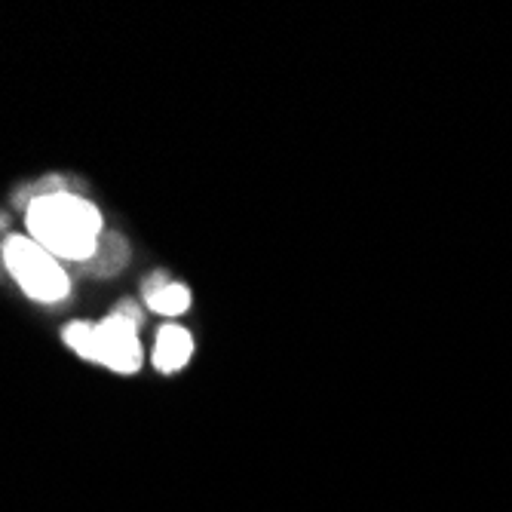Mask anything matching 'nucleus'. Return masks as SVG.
<instances>
[{"label":"nucleus","mask_w":512,"mask_h":512,"mask_svg":"<svg viewBox=\"0 0 512 512\" xmlns=\"http://www.w3.org/2000/svg\"><path fill=\"white\" fill-rule=\"evenodd\" d=\"M28 237L50 255L86 264L102 243V212L74 191L40 197L25 206Z\"/></svg>","instance_id":"obj_1"},{"label":"nucleus","mask_w":512,"mask_h":512,"mask_svg":"<svg viewBox=\"0 0 512 512\" xmlns=\"http://www.w3.org/2000/svg\"><path fill=\"white\" fill-rule=\"evenodd\" d=\"M138 325H142V310L132 301H123L108 319L96 322H71L65 325V344L89 359L99 362L120 375H132L142 365V344H138Z\"/></svg>","instance_id":"obj_2"},{"label":"nucleus","mask_w":512,"mask_h":512,"mask_svg":"<svg viewBox=\"0 0 512 512\" xmlns=\"http://www.w3.org/2000/svg\"><path fill=\"white\" fill-rule=\"evenodd\" d=\"M4 264L10 276L16 279V286L40 304H59L71 295V279L62 270L59 258L50 255L31 237H22V234L7 237Z\"/></svg>","instance_id":"obj_3"},{"label":"nucleus","mask_w":512,"mask_h":512,"mask_svg":"<svg viewBox=\"0 0 512 512\" xmlns=\"http://www.w3.org/2000/svg\"><path fill=\"white\" fill-rule=\"evenodd\" d=\"M194 356V338L188 335V329H181L175 322H166L160 335H157V347H154V368L163 371V375H172V371H181Z\"/></svg>","instance_id":"obj_4"},{"label":"nucleus","mask_w":512,"mask_h":512,"mask_svg":"<svg viewBox=\"0 0 512 512\" xmlns=\"http://www.w3.org/2000/svg\"><path fill=\"white\" fill-rule=\"evenodd\" d=\"M145 304L154 313H160V316H181L184 310L191 307V292L184 289L181 283H166V286L148 292L145 295Z\"/></svg>","instance_id":"obj_5"},{"label":"nucleus","mask_w":512,"mask_h":512,"mask_svg":"<svg viewBox=\"0 0 512 512\" xmlns=\"http://www.w3.org/2000/svg\"><path fill=\"white\" fill-rule=\"evenodd\" d=\"M129 261V246L120 237H102L99 252L92 255V270L99 273H117L120 267H126Z\"/></svg>","instance_id":"obj_6"},{"label":"nucleus","mask_w":512,"mask_h":512,"mask_svg":"<svg viewBox=\"0 0 512 512\" xmlns=\"http://www.w3.org/2000/svg\"><path fill=\"white\" fill-rule=\"evenodd\" d=\"M4 230H7V218L0 215V240H4Z\"/></svg>","instance_id":"obj_7"}]
</instances>
